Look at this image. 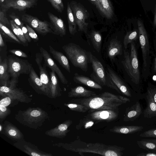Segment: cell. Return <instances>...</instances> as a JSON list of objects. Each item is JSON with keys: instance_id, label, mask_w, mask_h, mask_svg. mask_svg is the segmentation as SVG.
Masks as SVG:
<instances>
[{"instance_id": "1", "label": "cell", "mask_w": 156, "mask_h": 156, "mask_svg": "<svg viewBox=\"0 0 156 156\" xmlns=\"http://www.w3.org/2000/svg\"><path fill=\"white\" fill-rule=\"evenodd\" d=\"M78 103L86 106L93 111L101 110H115L122 104L129 101L130 99L125 97L116 95L108 92L88 98L77 99Z\"/></svg>"}, {"instance_id": "2", "label": "cell", "mask_w": 156, "mask_h": 156, "mask_svg": "<svg viewBox=\"0 0 156 156\" xmlns=\"http://www.w3.org/2000/svg\"><path fill=\"white\" fill-rule=\"evenodd\" d=\"M48 118L47 112L37 107L20 110L15 116L16 120L22 125L35 129L41 127Z\"/></svg>"}, {"instance_id": "3", "label": "cell", "mask_w": 156, "mask_h": 156, "mask_svg": "<svg viewBox=\"0 0 156 156\" xmlns=\"http://www.w3.org/2000/svg\"><path fill=\"white\" fill-rule=\"evenodd\" d=\"M8 72L11 80L9 87H14L18 82V77L22 74H29L32 67L27 60L13 55L8 56Z\"/></svg>"}, {"instance_id": "4", "label": "cell", "mask_w": 156, "mask_h": 156, "mask_svg": "<svg viewBox=\"0 0 156 156\" xmlns=\"http://www.w3.org/2000/svg\"><path fill=\"white\" fill-rule=\"evenodd\" d=\"M88 55L93 69L90 76L94 81L101 86H107L121 93L112 80L108 71H105L99 60L90 51L88 52Z\"/></svg>"}, {"instance_id": "5", "label": "cell", "mask_w": 156, "mask_h": 156, "mask_svg": "<svg viewBox=\"0 0 156 156\" xmlns=\"http://www.w3.org/2000/svg\"><path fill=\"white\" fill-rule=\"evenodd\" d=\"M62 48L73 66L85 72L87 71L89 59L84 50L73 43L63 46Z\"/></svg>"}, {"instance_id": "6", "label": "cell", "mask_w": 156, "mask_h": 156, "mask_svg": "<svg viewBox=\"0 0 156 156\" xmlns=\"http://www.w3.org/2000/svg\"><path fill=\"white\" fill-rule=\"evenodd\" d=\"M124 60L122 63L132 81L136 84L139 83L140 76L136 48L134 41L130 43L129 53L124 50Z\"/></svg>"}, {"instance_id": "7", "label": "cell", "mask_w": 156, "mask_h": 156, "mask_svg": "<svg viewBox=\"0 0 156 156\" xmlns=\"http://www.w3.org/2000/svg\"><path fill=\"white\" fill-rule=\"evenodd\" d=\"M78 30L87 33L88 23L86 22L89 16L87 11L80 3L72 1L69 3Z\"/></svg>"}, {"instance_id": "8", "label": "cell", "mask_w": 156, "mask_h": 156, "mask_svg": "<svg viewBox=\"0 0 156 156\" xmlns=\"http://www.w3.org/2000/svg\"><path fill=\"white\" fill-rule=\"evenodd\" d=\"M139 41L141 49L143 60V69H147L149 63L150 47L147 34L142 21L138 20L137 21Z\"/></svg>"}, {"instance_id": "9", "label": "cell", "mask_w": 156, "mask_h": 156, "mask_svg": "<svg viewBox=\"0 0 156 156\" xmlns=\"http://www.w3.org/2000/svg\"><path fill=\"white\" fill-rule=\"evenodd\" d=\"M22 20L40 34L45 35L48 33H53L51 24L46 21H41L37 17L27 14L22 16Z\"/></svg>"}, {"instance_id": "10", "label": "cell", "mask_w": 156, "mask_h": 156, "mask_svg": "<svg viewBox=\"0 0 156 156\" xmlns=\"http://www.w3.org/2000/svg\"><path fill=\"white\" fill-rule=\"evenodd\" d=\"M43 57L40 53L36 54L35 61L39 69L40 78L42 83L45 95L51 98V80L46 69V66L42 65Z\"/></svg>"}, {"instance_id": "11", "label": "cell", "mask_w": 156, "mask_h": 156, "mask_svg": "<svg viewBox=\"0 0 156 156\" xmlns=\"http://www.w3.org/2000/svg\"><path fill=\"white\" fill-rule=\"evenodd\" d=\"M0 95L3 97H9L21 102L29 103L32 99L30 98L22 90L16 88L0 86Z\"/></svg>"}, {"instance_id": "12", "label": "cell", "mask_w": 156, "mask_h": 156, "mask_svg": "<svg viewBox=\"0 0 156 156\" xmlns=\"http://www.w3.org/2000/svg\"><path fill=\"white\" fill-rule=\"evenodd\" d=\"M40 50L46 66L54 71L63 84H67L66 79L47 51L42 47L40 48Z\"/></svg>"}, {"instance_id": "13", "label": "cell", "mask_w": 156, "mask_h": 156, "mask_svg": "<svg viewBox=\"0 0 156 156\" xmlns=\"http://www.w3.org/2000/svg\"><path fill=\"white\" fill-rule=\"evenodd\" d=\"M91 112L87 117L95 121L111 122L118 116V113L113 110H101Z\"/></svg>"}, {"instance_id": "14", "label": "cell", "mask_w": 156, "mask_h": 156, "mask_svg": "<svg viewBox=\"0 0 156 156\" xmlns=\"http://www.w3.org/2000/svg\"><path fill=\"white\" fill-rule=\"evenodd\" d=\"M14 146L27 154L33 156H48L52 154L40 151L37 147L24 140L17 142Z\"/></svg>"}, {"instance_id": "15", "label": "cell", "mask_w": 156, "mask_h": 156, "mask_svg": "<svg viewBox=\"0 0 156 156\" xmlns=\"http://www.w3.org/2000/svg\"><path fill=\"white\" fill-rule=\"evenodd\" d=\"M3 126L2 133L9 138L17 142L24 140L23 134L18 129L10 122L5 121Z\"/></svg>"}, {"instance_id": "16", "label": "cell", "mask_w": 156, "mask_h": 156, "mask_svg": "<svg viewBox=\"0 0 156 156\" xmlns=\"http://www.w3.org/2000/svg\"><path fill=\"white\" fill-rule=\"evenodd\" d=\"M36 1V0H6L2 5L6 9L12 8L22 11L32 7Z\"/></svg>"}, {"instance_id": "17", "label": "cell", "mask_w": 156, "mask_h": 156, "mask_svg": "<svg viewBox=\"0 0 156 156\" xmlns=\"http://www.w3.org/2000/svg\"><path fill=\"white\" fill-rule=\"evenodd\" d=\"M48 15L53 31V34L61 37L65 35L66 28L62 19L50 12H48Z\"/></svg>"}, {"instance_id": "18", "label": "cell", "mask_w": 156, "mask_h": 156, "mask_svg": "<svg viewBox=\"0 0 156 156\" xmlns=\"http://www.w3.org/2000/svg\"><path fill=\"white\" fill-rule=\"evenodd\" d=\"M72 123V121L68 120L57 126L46 131L45 134L48 136L62 138L65 137L69 132L68 128Z\"/></svg>"}, {"instance_id": "19", "label": "cell", "mask_w": 156, "mask_h": 156, "mask_svg": "<svg viewBox=\"0 0 156 156\" xmlns=\"http://www.w3.org/2000/svg\"><path fill=\"white\" fill-rule=\"evenodd\" d=\"M94 3L99 11L106 18L110 19L113 17L114 12L110 0H97Z\"/></svg>"}, {"instance_id": "20", "label": "cell", "mask_w": 156, "mask_h": 156, "mask_svg": "<svg viewBox=\"0 0 156 156\" xmlns=\"http://www.w3.org/2000/svg\"><path fill=\"white\" fill-rule=\"evenodd\" d=\"M107 70L112 80L121 93L128 97H131L129 90L119 77L109 67H107Z\"/></svg>"}, {"instance_id": "21", "label": "cell", "mask_w": 156, "mask_h": 156, "mask_svg": "<svg viewBox=\"0 0 156 156\" xmlns=\"http://www.w3.org/2000/svg\"><path fill=\"white\" fill-rule=\"evenodd\" d=\"M28 80L30 85L37 93L45 95L44 90L40 77L32 67Z\"/></svg>"}, {"instance_id": "22", "label": "cell", "mask_w": 156, "mask_h": 156, "mask_svg": "<svg viewBox=\"0 0 156 156\" xmlns=\"http://www.w3.org/2000/svg\"><path fill=\"white\" fill-rule=\"evenodd\" d=\"M10 75L8 72V60L5 58L2 60L0 56V83L1 86L9 87L10 81Z\"/></svg>"}, {"instance_id": "23", "label": "cell", "mask_w": 156, "mask_h": 156, "mask_svg": "<svg viewBox=\"0 0 156 156\" xmlns=\"http://www.w3.org/2000/svg\"><path fill=\"white\" fill-rule=\"evenodd\" d=\"M96 95L94 91L88 90L81 86H78L71 88L68 93L69 98H88Z\"/></svg>"}, {"instance_id": "24", "label": "cell", "mask_w": 156, "mask_h": 156, "mask_svg": "<svg viewBox=\"0 0 156 156\" xmlns=\"http://www.w3.org/2000/svg\"><path fill=\"white\" fill-rule=\"evenodd\" d=\"M122 46L120 41L117 39H112L110 41L108 46L107 54L111 59H113L115 57L122 54Z\"/></svg>"}, {"instance_id": "25", "label": "cell", "mask_w": 156, "mask_h": 156, "mask_svg": "<svg viewBox=\"0 0 156 156\" xmlns=\"http://www.w3.org/2000/svg\"><path fill=\"white\" fill-rule=\"evenodd\" d=\"M50 52L61 66L69 73H70V66L67 57L62 52L57 51L51 46H49Z\"/></svg>"}, {"instance_id": "26", "label": "cell", "mask_w": 156, "mask_h": 156, "mask_svg": "<svg viewBox=\"0 0 156 156\" xmlns=\"http://www.w3.org/2000/svg\"><path fill=\"white\" fill-rule=\"evenodd\" d=\"M142 113V109L139 102L136 103L126 109L124 120L125 121H133L138 117Z\"/></svg>"}, {"instance_id": "27", "label": "cell", "mask_w": 156, "mask_h": 156, "mask_svg": "<svg viewBox=\"0 0 156 156\" xmlns=\"http://www.w3.org/2000/svg\"><path fill=\"white\" fill-rule=\"evenodd\" d=\"M73 80L75 82L83 85L88 87L96 89H101V86L89 78L78 73L74 74Z\"/></svg>"}, {"instance_id": "28", "label": "cell", "mask_w": 156, "mask_h": 156, "mask_svg": "<svg viewBox=\"0 0 156 156\" xmlns=\"http://www.w3.org/2000/svg\"><path fill=\"white\" fill-rule=\"evenodd\" d=\"M55 74L54 71L51 70L50 73L51 98H54L61 95V89Z\"/></svg>"}, {"instance_id": "29", "label": "cell", "mask_w": 156, "mask_h": 156, "mask_svg": "<svg viewBox=\"0 0 156 156\" xmlns=\"http://www.w3.org/2000/svg\"><path fill=\"white\" fill-rule=\"evenodd\" d=\"M144 128L140 126H115L110 129L111 132L119 133L129 134L134 133L142 130Z\"/></svg>"}, {"instance_id": "30", "label": "cell", "mask_w": 156, "mask_h": 156, "mask_svg": "<svg viewBox=\"0 0 156 156\" xmlns=\"http://www.w3.org/2000/svg\"><path fill=\"white\" fill-rule=\"evenodd\" d=\"M147 106L144 111V116L147 118L156 116V103L150 94L147 91Z\"/></svg>"}, {"instance_id": "31", "label": "cell", "mask_w": 156, "mask_h": 156, "mask_svg": "<svg viewBox=\"0 0 156 156\" xmlns=\"http://www.w3.org/2000/svg\"><path fill=\"white\" fill-rule=\"evenodd\" d=\"M67 13L69 32L71 34L74 35L77 32V25L69 2L67 4Z\"/></svg>"}, {"instance_id": "32", "label": "cell", "mask_w": 156, "mask_h": 156, "mask_svg": "<svg viewBox=\"0 0 156 156\" xmlns=\"http://www.w3.org/2000/svg\"><path fill=\"white\" fill-rule=\"evenodd\" d=\"M90 38L94 48L97 52H99L102 42V37L101 34L98 31L93 30L90 34Z\"/></svg>"}, {"instance_id": "33", "label": "cell", "mask_w": 156, "mask_h": 156, "mask_svg": "<svg viewBox=\"0 0 156 156\" xmlns=\"http://www.w3.org/2000/svg\"><path fill=\"white\" fill-rule=\"evenodd\" d=\"M0 33L12 42L22 44L21 41L6 26L0 23Z\"/></svg>"}, {"instance_id": "34", "label": "cell", "mask_w": 156, "mask_h": 156, "mask_svg": "<svg viewBox=\"0 0 156 156\" xmlns=\"http://www.w3.org/2000/svg\"><path fill=\"white\" fill-rule=\"evenodd\" d=\"M136 143L141 148L149 151L156 152V143L144 139L137 141Z\"/></svg>"}, {"instance_id": "35", "label": "cell", "mask_w": 156, "mask_h": 156, "mask_svg": "<svg viewBox=\"0 0 156 156\" xmlns=\"http://www.w3.org/2000/svg\"><path fill=\"white\" fill-rule=\"evenodd\" d=\"M137 30H134L128 32L124 37L123 40L124 48L126 49L128 44L136 40L138 38Z\"/></svg>"}, {"instance_id": "36", "label": "cell", "mask_w": 156, "mask_h": 156, "mask_svg": "<svg viewBox=\"0 0 156 156\" xmlns=\"http://www.w3.org/2000/svg\"><path fill=\"white\" fill-rule=\"evenodd\" d=\"M64 105L71 110L80 112H85L89 110V108L85 105L80 103L66 104Z\"/></svg>"}, {"instance_id": "37", "label": "cell", "mask_w": 156, "mask_h": 156, "mask_svg": "<svg viewBox=\"0 0 156 156\" xmlns=\"http://www.w3.org/2000/svg\"><path fill=\"white\" fill-rule=\"evenodd\" d=\"M52 6L58 12H62L64 9L62 0H47Z\"/></svg>"}, {"instance_id": "38", "label": "cell", "mask_w": 156, "mask_h": 156, "mask_svg": "<svg viewBox=\"0 0 156 156\" xmlns=\"http://www.w3.org/2000/svg\"><path fill=\"white\" fill-rule=\"evenodd\" d=\"M0 23L6 26L10 24V22L6 17V11L5 9L0 10Z\"/></svg>"}, {"instance_id": "39", "label": "cell", "mask_w": 156, "mask_h": 156, "mask_svg": "<svg viewBox=\"0 0 156 156\" xmlns=\"http://www.w3.org/2000/svg\"><path fill=\"white\" fill-rule=\"evenodd\" d=\"M11 112L10 109L3 105H0V119L3 120Z\"/></svg>"}, {"instance_id": "40", "label": "cell", "mask_w": 156, "mask_h": 156, "mask_svg": "<svg viewBox=\"0 0 156 156\" xmlns=\"http://www.w3.org/2000/svg\"><path fill=\"white\" fill-rule=\"evenodd\" d=\"M139 136L144 137L156 138V129H152L141 133Z\"/></svg>"}, {"instance_id": "41", "label": "cell", "mask_w": 156, "mask_h": 156, "mask_svg": "<svg viewBox=\"0 0 156 156\" xmlns=\"http://www.w3.org/2000/svg\"><path fill=\"white\" fill-rule=\"evenodd\" d=\"M9 51L11 53L18 56L23 58H27V55L23 51L18 49H10Z\"/></svg>"}, {"instance_id": "42", "label": "cell", "mask_w": 156, "mask_h": 156, "mask_svg": "<svg viewBox=\"0 0 156 156\" xmlns=\"http://www.w3.org/2000/svg\"><path fill=\"white\" fill-rule=\"evenodd\" d=\"M26 27L27 29L29 35L30 37L36 41H38L39 40L38 37L34 30L27 24L26 25Z\"/></svg>"}, {"instance_id": "43", "label": "cell", "mask_w": 156, "mask_h": 156, "mask_svg": "<svg viewBox=\"0 0 156 156\" xmlns=\"http://www.w3.org/2000/svg\"><path fill=\"white\" fill-rule=\"evenodd\" d=\"M13 99L7 96L1 99L0 101V105L7 107L10 105Z\"/></svg>"}, {"instance_id": "44", "label": "cell", "mask_w": 156, "mask_h": 156, "mask_svg": "<svg viewBox=\"0 0 156 156\" xmlns=\"http://www.w3.org/2000/svg\"><path fill=\"white\" fill-rule=\"evenodd\" d=\"M23 33L24 36L27 41L28 42H30L31 41V38L30 37L27 29L26 27L24 25L20 27Z\"/></svg>"}, {"instance_id": "45", "label": "cell", "mask_w": 156, "mask_h": 156, "mask_svg": "<svg viewBox=\"0 0 156 156\" xmlns=\"http://www.w3.org/2000/svg\"><path fill=\"white\" fill-rule=\"evenodd\" d=\"M147 92L150 94L153 100L156 103V87L148 88Z\"/></svg>"}, {"instance_id": "46", "label": "cell", "mask_w": 156, "mask_h": 156, "mask_svg": "<svg viewBox=\"0 0 156 156\" xmlns=\"http://www.w3.org/2000/svg\"><path fill=\"white\" fill-rule=\"evenodd\" d=\"M10 17L13 21L14 23L20 27L23 25V23L21 22L18 17L15 15L11 14L9 15Z\"/></svg>"}, {"instance_id": "47", "label": "cell", "mask_w": 156, "mask_h": 156, "mask_svg": "<svg viewBox=\"0 0 156 156\" xmlns=\"http://www.w3.org/2000/svg\"><path fill=\"white\" fill-rule=\"evenodd\" d=\"M137 156H156V152L149 151L147 153H141L138 154Z\"/></svg>"}, {"instance_id": "48", "label": "cell", "mask_w": 156, "mask_h": 156, "mask_svg": "<svg viewBox=\"0 0 156 156\" xmlns=\"http://www.w3.org/2000/svg\"><path fill=\"white\" fill-rule=\"evenodd\" d=\"M5 44L3 41L2 36L1 33H0V51H2L3 48L5 46Z\"/></svg>"}, {"instance_id": "49", "label": "cell", "mask_w": 156, "mask_h": 156, "mask_svg": "<svg viewBox=\"0 0 156 156\" xmlns=\"http://www.w3.org/2000/svg\"><path fill=\"white\" fill-rule=\"evenodd\" d=\"M94 122L92 121H89L86 122L84 127L85 129H87L91 127L94 124Z\"/></svg>"}, {"instance_id": "50", "label": "cell", "mask_w": 156, "mask_h": 156, "mask_svg": "<svg viewBox=\"0 0 156 156\" xmlns=\"http://www.w3.org/2000/svg\"><path fill=\"white\" fill-rule=\"evenodd\" d=\"M153 26L154 27H156V9L153 22Z\"/></svg>"}, {"instance_id": "51", "label": "cell", "mask_w": 156, "mask_h": 156, "mask_svg": "<svg viewBox=\"0 0 156 156\" xmlns=\"http://www.w3.org/2000/svg\"><path fill=\"white\" fill-rule=\"evenodd\" d=\"M144 140L156 143V139H144Z\"/></svg>"}, {"instance_id": "52", "label": "cell", "mask_w": 156, "mask_h": 156, "mask_svg": "<svg viewBox=\"0 0 156 156\" xmlns=\"http://www.w3.org/2000/svg\"><path fill=\"white\" fill-rule=\"evenodd\" d=\"M154 71L156 72V57L154 58Z\"/></svg>"}, {"instance_id": "53", "label": "cell", "mask_w": 156, "mask_h": 156, "mask_svg": "<svg viewBox=\"0 0 156 156\" xmlns=\"http://www.w3.org/2000/svg\"><path fill=\"white\" fill-rule=\"evenodd\" d=\"M0 132H1L2 131V126H1V125H0Z\"/></svg>"}, {"instance_id": "54", "label": "cell", "mask_w": 156, "mask_h": 156, "mask_svg": "<svg viewBox=\"0 0 156 156\" xmlns=\"http://www.w3.org/2000/svg\"><path fill=\"white\" fill-rule=\"evenodd\" d=\"M90 0L91 1L93 2H94L97 0Z\"/></svg>"}]
</instances>
